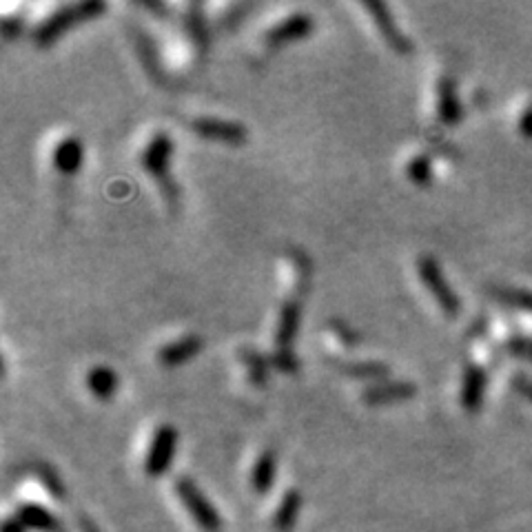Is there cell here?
<instances>
[{"mask_svg": "<svg viewBox=\"0 0 532 532\" xmlns=\"http://www.w3.org/2000/svg\"><path fill=\"white\" fill-rule=\"evenodd\" d=\"M174 151V143H171L169 134L158 131L147 144L143 153V167L149 171L158 182H167V171H169V158Z\"/></svg>", "mask_w": 532, "mask_h": 532, "instance_id": "ba28073f", "label": "cell"}, {"mask_svg": "<svg viewBox=\"0 0 532 532\" xmlns=\"http://www.w3.org/2000/svg\"><path fill=\"white\" fill-rule=\"evenodd\" d=\"M3 532H25V526L13 517V520H7L3 526Z\"/></svg>", "mask_w": 532, "mask_h": 532, "instance_id": "7402d4cb", "label": "cell"}, {"mask_svg": "<svg viewBox=\"0 0 532 532\" xmlns=\"http://www.w3.org/2000/svg\"><path fill=\"white\" fill-rule=\"evenodd\" d=\"M135 40H138L140 61L144 62V67H147L149 74H151L153 78L160 80V71H158V62H156V49H153L151 40H149L144 34H138V36H135Z\"/></svg>", "mask_w": 532, "mask_h": 532, "instance_id": "ac0fdd59", "label": "cell"}, {"mask_svg": "<svg viewBox=\"0 0 532 532\" xmlns=\"http://www.w3.org/2000/svg\"><path fill=\"white\" fill-rule=\"evenodd\" d=\"M83 158H85V149L83 143H80L76 135L71 138H65L53 151V167H56L58 174L62 176H74L76 171L83 167Z\"/></svg>", "mask_w": 532, "mask_h": 532, "instance_id": "5bb4252c", "label": "cell"}, {"mask_svg": "<svg viewBox=\"0 0 532 532\" xmlns=\"http://www.w3.org/2000/svg\"><path fill=\"white\" fill-rule=\"evenodd\" d=\"M87 389L91 395L102 402L111 399L118 390V375L111 366H104V364H98L87 372Z\"/></svg>", "mask_w": 532, "mask_h": 532, "instance_id": "9a60e30c", "label": "cell"}, {"mask_svg": "<svg viewBox=\"0 0 532 532\" xmlns=\"http://www.w3.org/2000/svg\"><path fill=\"white\" fill-rule=\"evenodd\" d=\"M347 371L348 375L359 377V380H372V377H386L389 366L380 362H362V364H353V366H348Z\"/></svg>", "mask_w": 532, "mask_h": 532, "instance_id": "d6986e66", "label": "cell"}, {"mask_svg": "<svg viewBox=\"0 0 532 532\" xmlns=\"http://www.w3.org/2000/svg\"><path fill=\"white\" fill-rule=\"evenodd\" d=\"M177 446V433L171 424H162L160 429L153 433L151 444H149L147 457H144V472L149 477H160L169 471L171 462H174Z\"/></svg>", "mask_w": 532, "mask_h": 532, "instance_id": "277c9868", "label": "cell"}, {"mask_svg": "<svg viewBox=\"0 0 532 532\" xmlns=\"http://www.w3.org/2000/svg\"><path fill=\"white\" fill-rule=\"evenodd\" d=\"M174 488H176L177 499H180L182 508L189 512V517L195 521V526H198L200 530L217 532L222 528V520L217 508L204 497L202 490H200L189 477H177Z\"/></svg>", "mask_w": 532, "mask_h": 532, "instance_id": "7a4b0ae2", "label": "cell"}, {"mask_svg": "<svg viewBox=\"0 0 532 532\" xmlns=\"http://www.w3.org/2000/svg\"><path fill=\"white\" fill-rule=\"evenodd\" d=\"M200 348H202V340H200L198 335H186V338L176 340V342L162 347L160 351H158V362L169 368L182 366L184 362L193 359L195 355L200 353Z\"/></svg>", "mask_w": 532, "mask_h": 532, "instance_id": "8fae6325", "label": "cell"}, {"mask_svg": "<svg viewBox=\"0 0 532 532\" xmlns=\"http://www.w3.org/2000/svg\"><path fill=\"white\" fill-rule=\"evenodd\" d=\"M186 25H189V31L191 36H193V40H198L200 45L209 43V34L207 29H204V20H202V13H200V7H191L189 18H186Z\"/></svg>", "mask_w": 532, "mask_h": 532, "instance_id": "44dd1931", "label": "cell"}, {"mask_svg": "<svg viewBox=\"0 0 532 532\" xmlns=\"http://www.w3.org/2000/svg\"><path fill=\"white\" fill-rule=\"evenodd\" d=\"M439 118L448 122H453L457 118V100H454L453 83L450 80L439 83Z\"/></svg>", "mask_w": 532, "mask_h": 532, "instance_id": "e0dca14e", "label": "cell"}, {"mask_svg": "<svg viewBox=\"0 0 532 532\" xmlns=\"http://www.w3.org/2000/svg\"><path fill=\"white\" fill-rule=\"evenodd\" d=\"M275 453L273 450H265V453L258 457V462L253 463L251 468V488L256 495H266L268 490L273 488V481H275Z\"/></svg>", "mask_w": 532, "mask_h": 532, "instance_id": "2e32d148", "label": "cell"}, {"mask_svg": "<svg viewBox=\"0 0 532 532\" xmlns=\"http://www.w3.org/2000/svg\"><path fill=\"white\" fill-rule=\"evenodd\" d=\"M191 129L204 140H217V143L225 144H233V147H240V144L247 143L249 131L244 129L240 122L233 120H222V118H198L193 120Z\"/></svg>", "mask_w": 532, "mask_h": 532, "instance_id": "5b68a950", "label": "cell"}, {"mask_svg": "<svg viewBox=\"0 0 532 532\" xmlns=\"http://www.w3.org/2000/svg\"><path fill=\"white\" fill-rule=\"evenodd\" d=\"M147 9H153V12L158 13H167V7L162 3H143Z\"/></svg>", "mask_w": 532, "mask_h": 532, "instance_id": "cb8c5ba5", "label": "cell"}, {"mask_svg": "<svg viewBox=\"0 0 532 532\" xmlns=\"http://www.w3.org/2000/svg\"><path fill=\"white\" fill-rule=\"evenodd\" d=\"M16 520L25 526V530L31 528L38 532H56L61 528V526H58L56 515H52V512L38 502L20 503L16 511Z\"/></svg>", "mask_w": 532, "mask_h": 532, "instance_id": "30bf717a", "label": "cell"}, {"mask_svg": "<svg viewBox=\"0 0 532 532\" xmlns=\"http://www.w3.org/2000/svg\"><path fill=\"white\" fill-rule=\"evenodd\" d=\"M417 273H420V277H422V282L426 284V289L433 293V298L438 299L439 307H442L444 311H448V313L457 311V298H454V293L450 291V286L446 284L442 271H439L438 262H435L433 258L422 256L420 260H417Z\"/></svg>", "mask_w": 532, "mask_h": 532, "instance_id": "8992f818", "label": "cell"}, {"mask_svg": "<svg viewBox=\"0 0 532 532\" xmlns=\"http://www.w3.org/2000/svg\"><path fill=\"white\" fill-rule=\"evenodd\" d=\"M406 174L411 176V180L415 184H429L430 182V160L426 156H417L413 158L411 162L406 165Z\"/></svg>", "mask_w": 532, "mask_h": 532, "instance_id": "ffe728a7", "label": "cell"}, {"mask_svg": "<svg viewBox=\"0 0 532 532\" xmlns=\"http://www.w3.org/2000/svg\"><path fill=\"white\" fill-rule=\"evenodd\" d=\"M80 532H100V530L95 528L94 521H89L87 517H83V520H80Z\"/></svg>", "mask_w": 532, "mask_h": 532, "instance_id": "603a6c76", "label": "cell"}, {"mask_svg": "<svg viewBox=\"0 0 532 532\" xmlns=\"http://www.w3.org/2000/svg\"><path fill=\"white\" fill-rule=\"evenodd\" d=\"M313 27H315V22H313L311 13H293V16L284 18L273 29L266 31V43L275 45V47L277 45L295 43V40L307 38Z\"/></svg>", "mask_w": 532, "mask_h": 532, "instance_id": "9c48e42d", "label": "cell"}, {"mask_svg": "<svg viewBox=\"0 0 532 532\" xmlns=\"http://www.w3.org/2000/svg\"><path fill=\"white\" fill-rule=\"evenodd\" d=\"M364 9L371 13L372 22L377 25L380 34L384 36V40L395 49V52L402 53V56L411 53V49H413L411 40H408L406 36L397 29V25H395L393 16H390L389 7H386L384 3H377V0H372V3H364Z\"/></svg>", "mask_w": 532, "mask_h": 532, "instance_id": "52a82bcc", "label": "cell"}, {"mask_svg": "<svg viewBox=\"0 0 532 532\" xmlns=\"http://www.w3.org/2000/svg\"><path fill=\"white\" fill-rule=\"evenodd\" d=\"M298 329H299V302L289 299V302L282 307L280 320H277L275 355H273V362H275L284 372H293L295 368H298V362H295V355H293V342H295V335H298Z\"/></svg>", "mask_w": 532, "mask_h": 532, "instance_id": "3957f363", "label": "cell"}, {"mask_svg": "<svg viewBox=\"0 0 532 532\" xmlns=\"http://www.w3.org/2000/svg\"><path fill=\"white\" fill-rule=\"evenodd\" d=\"M415 395V386L408 381H390V384H377L364 390L362 399L368 406H380V404L389 402H402Z\"/></svg>", "mask_w": 532, "mask_h": 532, "instance_id": "7c38bea8", "label": "cell"}, {"mask_svg": "<svg viewBox=\"0 0 532 532\" xmlns=\"http://www.w3.org/2000/svg\"><path fill=\"white\" fill-rule=\"evenodd\" d=\"M104 3L100 0H85V3L65 4L58 12H53L47 20L40 22L34 29V43L38 47H49L56 43L65 31H70L71 27H78L80 22H87L98 18L100 13H104Z\"/></svg>", "mask_w": 532, "mask_h": 532, "instance_id": "6da1fadb", "label": "cell"}, {"mask_svg": "<svg viewBox=\"0 0 532 532\" xmlns=\"http://www.w3.org/2000/svg\"><path fill=\"white\" fill-rule=\"evenodd\" d=\"M299 508H302V495L295 488H289L282 495L275 511H273L271 528L275 532H289L295 526V521H298Z\"/></svg>", "mask_w": 532, "mask_h": 532, "instance_id": "4fadbf2b", "label": "cell"}]
</instances>
